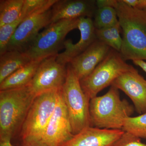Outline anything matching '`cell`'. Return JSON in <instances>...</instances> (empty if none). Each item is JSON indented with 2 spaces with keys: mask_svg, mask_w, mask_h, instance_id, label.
<instances>
[{
  "mask_svg": "<svg viewBox=\"0 0 146 146\" xmlns=\"http://www.w3.org/2000/svg\"><path fill=\"white\" fill-rule=\"evenodd\" d=\"M62 89L54 111L42 137V141L48 146H60L74 135L62 96Z\"/></svg>",
  "mask_w": 146,
  "mask_h": 146,
  "instance_id": "9c48e42d",
  "label": "cell"
},
{
  "mask_svg": "<svg viewBox=\"0 0 146 146\" xmlns=\"http://www.w3.org/2000/svg\"><path fill=\"white\" fill-rule=\"evenodd\" d=\"M44 59L32 60L15 71L0 83V91L27 86L33 78L39 64Z\"/></svg>",
  "mask_w": 146,
  "mask_h": 146,
  "instance_id": "2e32d148",
  "label": "cell"
},
{
  "mask_svg": "<svg viewBox=\"0 0 146 146\" xmlns=\"http://www.w3.org/2000/svg\"><path fill=\"white\" fill-rule=\"evenodd\" d=\"M31 60L25 52L7 50L0 54V83Z\"/></svg>",
  "mask_w": 146,
  "mask_h": 146,
  "instance_id": "e0dca14e",
  "label": "cell"
},
{
  "mask_svg": "<svg viewBox=\"0 0 146 146\" xmlns=\"http://www.w3.org/2000/svg\"><path fill=\"white\" fill-rule=\"evenodd\" d=\"M51 8L52 24L65 19L92 18L98 7L94 0H57Z\"/></svg>",
  "mask_w": 146,
  "mask_h": 146,
  "instance_id": "5bb4252c",
  "label": "cell"
},
{
  "mask_svg": "<svg viewBox=\"0 0 146 146\" xmlns=\"http://www.w3.org/2000/svg\"><path fill=\"white\" fill-rule=\"evenodd\" d=\"M61 89L47 91L35 97L20 130L21 140L42 139L56 106Z\"/></svg>",
  "mask_w": 146,
  "mask_h": 146,
  "instance_id": "52a82bcc",
  "label": "cell"
},
{
  "mask_svg": "<svg viewBox=\"0 0 146 146\" xmlns=\"http://www.w3.org/2000/svg\"><path fill=\"white\" fill-rule=\"evenodd\" d=\"M25 0L0 1V27L20 18Z\"/></svg>",
  "mask_w": 146,
  "mask_h": 146,
  "instance_id": "ac0fdd59",
  "label": "cell"
},
{
  "mask_svg": "<svg viewBox=\"0 0 146 146\" xmlns=\"http://www.w3.org/2000/svg\"><path fill=\"white\" fill-rule=\"evenodd\" d=\"M113 146H146L141 139L130 133L125 132Z\"/></svg>",
  "mask_w": 146,
  "mask_h": 146,
  "instance_id": "cb8c5ba5",
  "label": "cell"
},
{
  "mask_svg": "<svg viewBox=\"0 0 146 146\" xmlns=\"http://www.w3.org/2000/svg\"><path fill=\"white\" fill-rule=\"evenodd\" d=\"M62 96L69 114L74 135L85 128L91 127L88 98L82 88L80 80L70 63L62 89Z\"/></svg>",
  "mask_w": 146,
  "mask_h": 146,
  "instance_id": "277c9868",
  "label": "cell"
},
{
  "mask_svg": "<svg viewBox=\"0 0 146 146\" xmlns=\"http://www.w3.org/2000/svg\"><path fill=\"white\" fill-rule=\"evenodd\" d=\"M125 131L89 127L60 146H113Z\"/></svg>",
  "mask_w": 146,
  "mask_h": 146,
  "instance_id": "4fadbf2b",
  "label": "cell"
},
{
  "mask_svg": "<svg viewBox=\"0 0 146 146\" xmlns=\"http://www.w3.org/2000/svg\"><path fill=\"white\" fill-rule=\"evenodd\" d=\"M51 18L50 9L35 13L24 20L9 42L6 51L16 50L23 52L39 34V31L51 24Z\"/></svg>",
  "mask_w": 146,
  "mask_h": 146,
  "instance_id": "30bf717a",
  "label": "cell"
},
{
  "mask_svg": "<svg viewBox=\"0 0 146 146\" xmlns=\"http://www.w3.org/2000/svg\"><path fill=\"white\" fill-rule=\"evenodd\" d=\"M58 54L42 60L29 84L31 91L35 96L63 87L67 76V67L57 62Z\"/></svg>",
  "mask_w": 146,
  "mask_h": 146,
  "instance_id": "ba28073f",
  "label": "cell"
},
{
  "mask_svg": "<svg viewBox=\"0 0 146 146\" xmlns=\"http://www.w3.org/2000/svg\"><path fill=\"white\" fill-rule=\"evenodd\" d=\"M124 60L120 52L111 48L106 57L89 76L80 80L82 88L91 100L122 74L134 69Z\"/></svg>",
  "mask_w": 146,
  "mask_h": 146,
  "instance_id": "5b68a950",
  "label": "cell"
},
{
  "mask_svg": "<svg viewBox=\"0 0 146 146\" xmlns=\"http://www.w3.org/2000/svg\"><path fill=\"white\" fill-rule=\"evenodd\" d=\"M112 85L129 97L138 114L146 113V80L135 68L120 75Z\"/></svg>",
  "mask_w": 146,
  "mask_h": 146,
  "instance_id": "8fae6325",
  "label": "cell"
},
{
  "mask_svg": "<svg viewBox=\"0 0 146 146\" xmlns=\"http://www.w3.org/2000/svg\"><path fill=\"white\" fill-rule=\"evenodd\" d=\"M146 7V0H140L139 6L137 8Z\"/></svg>",
  "mask_w": 146,
  "mask_h": 146,
  "instance_id": "f546056e",
  "label": "cell"
},
{
  "mask_svg": "<svg viewBox=\"0 0 146 146\" xmlns=\"http://www.w3.org/2000/svg\"><path fill=\"white\" fill-rule=\"evenodd\" d=\"M117 0H98L96 1L97 5L98 8L103 7H112L114 8Z\"/></svg>",
  "mask_w": 146,
  "mask_h": 146,
  "instance_id": "484cf974",
  "label": "cell"
},
{
  "mask_svg": "<svg viewBox=\"0 0 146 146\" xmlns=\"http://www.w3.org/2000/svg\"><path fill=\"white\" fill-rule=\"evenodd\" d=\"M11 139L8 138H0V146H13Z\"/></svg>",
  "mask_w": 146,
  "mask_h": 146,
  "instance_id": "83f0119b",
  "label": "cell"
},
{
  "mask_svg": "<svg viewBox=\"0 0 146 146\" xmlns=\"http://www.w3.org/2000/svg\"><path fill=\"white\" fill-rule=\"evenodd\" d=\"M19 146H48L42 139L26 138L21 140Z\"/></svg>",
  "mask_w": 146,
  "mask_h": 146,
  "instance_id": "d4e9b609",
  "label": "cell"
},
{
  "mask_svg": "<svg viewBox=\"0 0 146 146\" xmlns=\"http://www.w3.org/2000/svg\"><path fill=\"white\" fill-rule=\"evenodd\" d=\"M126 4L131 7L137 8L138 7L140 3V0H122Z\"/></svg>",
  "mask_w": 146,
  "mask_h": 146,
  "instance_id": "4316f807",
  "label": "cell"
},
{
  "mask_svg": "<svg viewBox=\"0 0 146 146\" xmlns=\"http://www.w3.org/2000/svg\"><path fill=\"white\" fill-rule=\"evenodd\" d=\"M94 17V23L96 29L109 27L119 22L117 11L112 7L98 8Z\"/></svg>",
  "mask_w": 146,
  "mask_h": 146,
  "instance_id": "ffe728a7",
  "label": "cell"
},
{
  "mask_svg": "<svg viewBox=\"0 0 146 146\" xmlns=\"http://www.w3.org/2000/svg\"><path fill=\"white\" fill-rule=\"evenodd\" d=\"M111 48L97 39L70 63L80 80L89 76L106 57Z\"/></svg>",
  "mask_w": 146,
  "mask_h": 146,
  "instance_id": "9a60e30c",
  "label": "cell"
},
{
  "mask_svg": "<svg viewBox=\"0 0 146 146\" xmlns=\"http://www.w3.org/2000/svg\"><path fill=\"white\" fill-rule=\"evenodd\" d=\"M78 18L60 20L46 27L23 52L32 60L58 54L69 32L78 28Z\"/></svg>",
  "mask_w": 146,
  "mask_h": 146,
  "instance_id": "8992f818",
  "label": "cell"
},
{
  "mask_svg": "<svg viewBox=\"0 0 146 146\" xmlns=\"http://www.w3.org/2000/svg\"><path fill=\"white\" fill-rule=\"evenodd\" d=\"M122 130L141 139H146V112L137 117L127 118Z\"/></svg>",
  "mask_w": 146,
  "mask_h": 146,
  "instance_id": "44dd1931",
  "label": "cell"
},
{
  "mask_svg": "<svg viewBox=\"0 0 146 146\" xmlns=\"http://www.w3.org/2000/svg\"><path fill=\"white\" fill-rule=\"evenodd\" d=\"M56 1L57 0H25L20 17L24 21L35 13L49 10Z\"/></svg>",
  "mask_w": 146,
  "mask_h": 146,
  "instance_id": "7402d4cb",
  "label": "cell"
},
{
  "mask_svg": "<svg viewBox=\"0 0 146 146\" xmlns=\"http://www.w3.org/2000/svg\"><path fill=\"white\" fill-rule=\"evenodd\" d=\"M80 33L79 41L73 44L70 39L65 41V51L58 54L56 60L58 63L66 65L71 60L84 52L97 40L96 28L92 18L81 17L78 18V28Z\"/></svg>",
  "mask_w": 146,
  "mask_h": 146,
  "instance_id": "7c38bea8",
  "label": "cell"
},
{
  "mask_svg": "<svg viewBox=\"0 0 146 146\" xmlns=\"http://www.w3.org/2000/svg\"><path fill=\"white\" fill-rule=\"evenodd\" d=\"M133 63L134 64L139 66L143 70L145 71L146 73V62L143 60H133Z\"/></svg>",
  "mask_w": 146,
  "mask_h": 146,
  "instance_id": "f1b7e54d",
  "label": "cell"
},
{
  "mask_svg": "<svg viewBox=\"0 0 146 146\" xmlns=\"http://www.w3.org/2000/svg\"><path fill=\"white\" fill-rule=\"evenodd\" d=\"M114 8L122 31L124 60H146V7L134 8L117 0Z\"/></svg>",
  "mask_w": 146,
  "mask_h": 146,
  "instance_id": "6da1fadb",
  "label": "cell"
},
{
  "mask_svg": "<svg viewBox=\"0 0 146 146\" xmlns=\"http://www.w3.org/2000/svg\"><path fill=\"white\" fill-rule=\"evenodd\" d=\"M23 19L21 17L11 23L0 27V54L5 52L9 42Z\"/></svg>",
  "mask_w": 146,
  "mask_h": 146,
  "instance_id": "603a6c76",
  "label": "cell"
},
{
  "mask_svg": "<svg viewBox=\"0 0 146 146\" xmlns=\"http://www.w3.org/2000/svg\"><path fill=\"white\" fill-rule=\"evenodd\" d=\"M35 97L29 85L0 91V138L11 139L20 132Z\"/></svg>",
  "mask_w": 146,
  "mask_h": 146,
  "instance_id": "3957f363",
  "label": "cell"
},
{
  "mask_svg": "<svg viewBox=\"0 0 146 146\" xmlns=\"http://www.w3.org/2000/svg\"><path fill=\"white\" fill-rule=\"evenodd\" d=\"M134 106L120 98L119 89L111 85L103 96L91 99L89 103L91 127L109 129H122L125 120L131 117Z\"/></svg>",
  "mask_w": 146,
  "mask_h": 146,
  "instance_id": "7a4b0ae2",
  "label": "cell"
},
{
  "mask_svg": "<svg viewBox=\"0 0 146 146\" xmlns=\"http://www.w3.org/2000/svg\"><path fill=\"white\" fill-rule=\"evenodd\" d=\"M121 30L119 22L115 25L106 28L96 29L97 39L103 42L112 49L120 52L123 39L120 35Z\"/></svg>",
  "mask_w": 146,
  "mask_h": 146,
  "instance_id": "d6986e66",
  "label": "cell"
}]
</instances>
